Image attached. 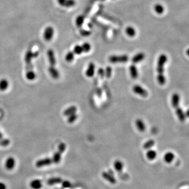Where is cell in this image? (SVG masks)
<instances>
[{
	"mask_svg": "<svg viewBox=\"0 0 189 189\" xmlns=\"http://www.w3.org/2000/svg\"><path fill=\"white\" fill-rule=\"evenodd\" d=\"M168 60V57L164 54L160 55L157 62V71L158 73L157 81L160 85H164L166 83V77L164 76V65Z\"/></svg>",
	"mask_w": 189,
	"mask_h": 189,
	"instance_id": "6da1fadb",
	"label": "cell"
},
{
	"mask_svg": "<svg viewBox=\"0 0 189 189\" xmlns=\"http://www.w3.org/2000/svg\"><path fill=\"white\" fill-rule=\"evenodd\" d=\"M180 96L178 93H174L171 97V103L172 106L175 109L176 115L180 121L183 122L186 120V113L179 106Z\"/></svg>",
	"mask_w": 189,
	"mask_h": 189,
	"instance_id": "7a4b0ae2",
	"label": "cell"
},
{
	"mask_svg": "<svg viewBox=\"0 0 189 189\" xmlns=\"http://www.w3.org/2000/svg\"><path fill=\"white\" fill-rule=\"evenodd\" d=\"M129 60V56L127 55H111L109 57L108 60L110 63L113 64L117 63H124L127 62Z\"/></svg>",
	"mask_w": 189,
	"mask_h": 189,
	"instance_id": "3957f363",
	"label": "cell"
},
{
	"mask_svg": "<svg viewBox=\"0 0 189 189\" xmlns=\"http://www.w3.org/2000/svg\"><path fill=\"white\" fill-rule=\"evenodd\" d=\"M133 93L143 97H147L148 96V91L139 85H134L133 87Z\"/></svg>",
	"mask_w": 189,
	"mask_h": 189,
	"instance_id": "277c9868",
	"label": "cell"
},
{
	"mask_svg": "<svg viewBox=\"0 0 189 189\" xmlns=\"http://www.w3.org/2000/svg\"><path fill=\"white\" fill-rule=\"evenodd\" d=\"M54 35V29L52 27H47L44 31L43 37L44 40L49 42L52 40Z\"/></svg>",
	"mask_w": 189,
	"mask_h": 189,
	"instance_id": "5b68a950",
	"label": "cell"
},
{
	"mask_svg": "<svg viewBox=\"0 0 189 189\" xmlns=\"http://www.w3.org/2000/svg\"><path fill=\"white\" fill-rule=\"evenodd\" d=\"M27 73H26V77L27 79L29 80H33L36 78V74L33 70V65L32 63L30 64H27L26 66Z\"/></svg>",
	"mask_w": 189,
	"mask_h": 189,
	"instance_id": "8992f818",
	"label": "cell"
},
{
	"mask_svg": "<svg viewBox=\"0 0 189 189\" xmlns=\"http://www.w3.org/2000/svg\"><path fill=\"white\" fill-rule=\"evenodd\" d=\"M52 163L53 161L52 158L47 157L37 160L35 163V166L37 168H40L45 166H50Z\"/></svg>",
	"mask_w": 189,
	"mask_h": 189,
	"instance_id": "52a82bcc",
	"label": "cell"
},
{
	"mask_svg": "<svg viewBox=\"0 0 189 189\" xmlns=\"http://www.w3.org/2000/svg\"><path fill=\"white\" fill-rule=\"evenodd\" d=\"M57 2L60 5L65 7H72L76 4L75 0H57Z\"/></svg>",
	"mask_w": 189,
	"mask_h": 189,
	"instance_id": "ba28073f",
	"label": "cell"
},
{
	"mask_svg": "<svg viewBox=\"0 0 189 189\" xmlns=\"http://www.w3.org/2000/svg\"><path fill=\"white\" fill-rule=\"evenodd\" d=\"M15 160L12 157H10L5 161V167L7 170H12L14 169L15 166Z\"/></svg>",
	"mask_w": 189,
	"mask_h": 189,
	"instance_id": "9c48e42d",
	"label": "cell"
},
{
	"mask_svg": "<svg viewBox=\"0 0 189 189\" xmlns=\"http://www.w3.org/2000/svg\"><path fill=\"white\" fill-rule=\"evenodd\" d=\"M47 57L50 66H55L56 64V60L53 50L50 49L47 51Z\"/></svg>",
	"mask_w": 189,
	"mask_h": 189,
	"instance_id": "30bf717a",
	"label": "cell"
},
{
	"mask_svg": "<svg viewBox=\"0 0 189 189\" xmlns=\"http://www.w3.org/2000/svg\"><path fill=\"white\" fill-rule=\"evenodd\" d=\"M95 73V65L93 62H90L88 65L85 74L87 77L90 78L94 76Z\"/></svg>",
	"mask_w": 189,
	"mask_h": 189,
	"instance_id": "8fae6325",
	"label": "cell"
},
{
	"mask_svg": "<svg viewBox=\"0 0 189 189\" xmlns=\"http://www.w3.org/2000/svg\"><path fill=\"white\" fill-rule=\"evenodd\" d=\"M102 176L104 179L106 180L107 181H108L111 184H114L116 183L117 180L116 178L109 173L103 171L102 173Z\"/></svg>",
	"mask_w": 189,
	"mask_h": 189,
	"instance_id": "7c38bea8",
	"label": "cell"
},
{
	"mask_svg": "<svg viewBox=\"0 0 189 189\" xmlns=\"http://www.w3.org/2000/svg\"><path fill=\"white\" fill-rule=\"evenodd\" d=\"M145 54L143 52H140L136 54L135 56H133L131 59V61L133 64H136L143 61V60L145 59Z\"/></svg>",
	"mask_w": 189,
	"mask_h": 189,
	"instance_id": "4fadbf2b",
	"label": "cell"
},
{
	"mask_svg": "<svg viewBox=\"0 0 189 189\" xmlns=\"http://www.w3.org/2000/svg\"><path fill=\"white\" fill-rule=\"evenodd\" d=\"M129 70L130 75V76L133 79H136L138 77V72L137 68L136 67L135 64H131L129 67Z\"/></svg>",
	"mask_w": 189,
	"mask_h": 189,
	"instance_id": "5bb4252c",
	"label": "cell"
},
{
	"mask_svg": "<svg viewBox=\"0 0 189 189\" xmlns=\"http://www.w3.org/2000/svg\"><path fill=\"white\" fill-rule=\"evenodd\" d=\"M30 186L33 189H40L42 188L43 184L40 180L35 179L30 182Z\"/></svg>",
	"mask_w": 189,
	"mask_h": 189,
	"instance_id": "9a60e30c",
	"label": "cell"
},
{
	"mask_svg": "<svg viewBox=\"0 0 189 189\" xmlns=\"http://www.w3.org/2000/svg\"><path fill=\"white\" fill-rule=\"evenodd\" d=\"M174 158H175V155L170 151L166 153L163 157L164 161L167 163H171L172 162Z\"/></svg>",
	"mask_w": 189,
	"mask_h": 189,
	"instance_id": "2e32d148",
	"label": "cell"
},
{
	"mask_svg": "<svg viewBox=\"0 0 189 189\" xmlns=\"http://www.w3.org/2000/svg\"><path fill=\"white\" fill-rule=\"evenodd\" d=\"M136 125L137 129L140 132H144L146 129V125L143 120L137 119L136 120Z\"/></svg>",
	"mask_w": 189,
	"mask_h": 189,
	"instance_id": "e0dca14e",
	"label": "cell"
},
{
	"mask_svg": "<svg viewBox=\"0 0 189 189\" xmlns=\"http://www.w3.org/2000/svg\"><path fill=\"white\" fill-rule=\"evenodd\" d=\"M48 72L50 76L54 79H57L59 78L60 73L54 67V66H50L48 68Z\"/></svg>",
	"mask_w": 189,
	"mask_h": 189,
	"instance_id": "ac0fdd59",
	"label": "cell"
},
{
	"mask_svg": "<svg viewBox=\"0 0 189 189\" xmlns=\"http://www.w3.org/2000/svg\"><path fill=\"white\" fill-rule=\"evenodd\" d=\"M146 157L148 158V159L153 161L157 158V153L154 150H148L147 152L146 153Z\"/></svg>",
	"mask_w": 189,
	"mask_h": 189,
	"instance_id": "d6986e66",
	"label": "cell"
},
{
	"mask_svg": "<svg viewBox=\"0 0 189 189\" xmlns=\"http://www.w3.org/2000/svg\"><path fill=\"white\" fill-rule=\"evenodd\" d=\"M113 166H114L115 169L116 170L117 172H121V171H123L124 165H123V163L121 161L118 160H116L114 162Z\"/></svg>",
	"mask_w": 189,
	"mask_h": 189,
	"instance_id": "ffe728a7",
	"label": "cell"
},
{
	"mask_svg": "<svg viewBox=\"0 0 189 189\" xmlns=\"http://www.w3.org/2000/svg\"><path fill=\"white\" fill-rule=\"evenodd\" d=\"M77 110V108L76 107L72 106L68 107V108H67L65 110V111H64V115L65 116H69L70 115L76 113Z\"/></svg>",
	"mask_w": 189,
	"mask_h": 189,
	"instance_id": "44dd1931",
	"label": "cell"
},
{
	"mask_svg": "<svg viewBox=\"0 0 189 189\" xmlns=\"http://www.w3.org/2000/svg\"><path fill=\"white\" fill-rule=\"evenodd\" d=\"M33 52L31 50H29L27 51L26 54L25 55L24 60L27 64H30L31 63L32 60L33 58Z\"/></svg>",
	"mask_w": 189,
	"mask_h": 189,
	"instance_id": "7402d4cb",
	"label": "cell"
},
{
	"mask_svg": "<svg viewBox=\"0 0 189 189\" xmlns=\"http://www.w3.org/2000/svg\"><path fill=\"white\" fill-rule=\"evenodd\" d=\"M62 181L63 180L60 178H58V177L52 178H50V179L48 180L47 184L50 186H53L56 184L61 183Z\"/></svg>",
	"mask_w": 189,
	"mask_h": 189,
	"instance_id": "603a6c76",
	"label": "cell"
},
{
	"mask_svg": "<svg viewBox=\"0 0 189 189\" xmlns=\"http://www.w3.org/2000/svg\"><path fill=\"white\" fill-rule=\"evenodd\" d=\"M52 159L53 162L55 164L59 163L62 159V154L57 151L56 153L54 154Z\"/></svg>",
	"mask_w": 189,
	"mask_h": 189,
	"instance_id": "cb8c5ba5",
	"label": "cell"
},
{
	"mask_svg": "<svg viewBox=\"0 0 189 189\" xmlns=\"http://www.w3.org/2000/svg\"><path fill=\"white\" fill-rule=\"evenodd\" d=\"M153 9L156 13L158 14H162L164 11V7L161 4H156L153 7Z\"/></svg>",
	"mask_w": 189,
	"mask_h": 189,
	"instance_id": "d4e9b609",
	"label": "cell"
},
{
	"mask_svg": "<svg viewBox=\"0 0 189 189\" xmlns=\"http://www.w3.org/2000/svg\"><path fill=\"white\" fill-rule=\"evenodd\" d=\"M155 144V140L153 139H150L146 141L143 145V148L146 150L151 149Z\"/></svg>",
	"mask_w": 189,
	"mask_h": 189,
	"instance_id": "484cf974",
	"label": "cell"
},
{
	"mask_svg": "<svg viewBox=\"0 0 189 189\" xmlns=\"http://www.w3.org/2000/svg\"><path fill=\"white\" fill-rule=\"evenodd\" d=\"M126 34L128 36L133 37H134L136 34V30L132 27H128L126 28Z\"/></svg>",
	"mask_w": 189,
	"mask_h": 189,
	"instance_id": "4316f807",
	"label": "cell"
},
{
	"mask_svg": "<svg viewBox=\"0 0 189 189\" xmlns=\"http://www.w3.org/2000/svg\"><path fill=\"white\" fill-rule=\"evenodd\" d=\"M9 86V82L6 79H2L0 80V90L5 91Z\"/></svg>",
	"mask_w": 189,
	"mask_h": 189,
	"instance_id": "83f0119b",
	"label": "cell"
},
{
	"mask_svg": "<svg viewBox=\"0 0 189 189\" xmlns=\"http://www.w3.org/2000/svg\"><path fill=\"white\" fill-rule=\"evenodd\" d=\"M85 17L84 15H80L76 19V24L78 27H81L83 26Z\"/></svg>",
	"mask_w": 189,
	"mask_h": 189,
	"instance_id": "f1b7e54d",
	"label": "cell"
},
{
	"mask_svg": "<svg viewBox=\"0 0 189 189\" xmlns=\"http://www.w3.org/2000/svg\"><path fill=\"white\" fill-rule=\"evenodd\" d=\"M75 57V54L73 52L70 51L66 54L65 56V60L67 62H73V60H74Z\"/></svg>",
	"mask_w": 189,
	"mask_h": 189,
	"instance_id": "f546056e",
	"label": "cell"
},
{
	"mask_svg": "<svg viewBox=\"0 0 189 189\" xmlns=\"http://www.w3.org/2000/svg\"><path fill=\"white\" fill-rule=\"evenodd\" d=\"M73 52H74V53L76 55H80L84 53L82 45H77L76 46H75L73 49Z\"/></svg>",
	"mask_w": 189,
	"mask_h": 189,
	"instance_id": "4dcf8cb0",
	"label": "cell"
},
{
	"mask_svg": "<svg viewBox=\"0 0 189 189\" xmlns=\"http://www.w3.org/2000/svg\"><path fill=\"white\" fill-rule=\"evenodd\" d=\"M112 68L110 66H108L106 67L105 70V76L107 78H110L112 75Z\"/></svg>",
	"mask_w": 189,
	"mask_h": 189,
	"instance_id": "1f68e13d",
	"label": "cell"
},
{
	"mask_svg": "<svg viewBox=\"0 0 189 189\" xmlns=\"http://www.w3.org/2000/svg\"><path fill=\"white\" fill-rule=\"evenodd\" d=\"M77 118H78V115L75 113L68 116L67 121L69 123H73L77 119Z\"/></svg>",
	"mask_w": 189,
	"mask_h": 189,
	"instance_id": "d6a6232c",
	"label": "cell"
},
{
	"mask_svg": "<svg viewBox=\"0 0 189 189\" xmlns=\"http://www.w3.org/2000/svg\"><path fill=\"white\" fill-rule=\"evenodd\" d=\"M82 46L83 48V52L84 53H88L89 52L91 48H92V46L90 45V44L88 43H85L82 45Z\"/></svg>",
	"mask_w": 189,
	"mask_h": 189,
	"instance_id": "836d02e7",
	"label": "cell"
},
{
	"mask_svg": "<svg viewBox=\"0 0 189 189\" xmlns=\"http://www.w3.org/2000/svg\"><path fill=\"white\" fill-rule=\"evenodd\" d=\"M66 149V145L65 143H60L58 146V151L60 152L61 154L65 152Z\"/></svg>",
	"mask_w": 189,
	"mask_h": 189,
	"instance_id": "e575fe53",
	"label": "cell"
},
{
	"mask_svg": "<svg viewBox=\"0 0 189 189\" xmlns=\"http://www.w3.org/2000/svg\"><path fill=\"white\" fill-rule=\"evenodd\" d=\"M10 140L8 139H0V146L7 147L10 145Z\"/></svg>",
	"mask_w": 189,
	"mask_h": 189,
	"instance_id": "d590c367",
	"label": "cell"
},
{
	"mask_svg": "<svg viewBox=\"0 0 189 189\" xmlns=\"http://www.w3.org/2000/svg\"><path fill=\"white\" fill-rule=\"evenodd\" d=\"M61 183H62V186L64 188H70L72 186V183L70 182L69 181H67V180L62 181Z\"/></svg>",
	"mask_w": 189,
	"mask_h": 189,
	"instance_id": "8d00e7d4",
	"label": "cell"
},
{
	"mask_svg": "<svg viewBox=\"0 0 189 189\" xmlns=\"http://www.w3.org/2000/svg\"><path fill=\"white\" fill-rule=\"evenodd\" d=\"M80 33L83 36H90V35L91 34V32L88 30L82 29L80 31Z\"/></svg>",
	"mask_w": 189,
	"mask_h": 189,
	"instance_id": "74e56055",
	"label": "cell"
},
{
	"mask_svg": "<svg viewBox=\"0 0 189 189\" xmlns=\"http://www.w3.org/2000/svg\"><path fill=\"white\" fill-rule=\"evenodd\" d=\"M97 74L101 78H103L105 77V70L102 67H100L98 70Z\"/></svg>",
	"mask_w": 189,
	"mask_h": 189,
	"instance_id": "f35d334b",
	"label": "cell"
},
{
	"mask_svg": "<svg viewBox=\"0 0 189 189\" xmlns=\"http://www.w3.org/2000/svg\"><path fill=\"white\" fill-rule=\"evenodd\" d=\"M0 189H7V186L3 182H0Z\"/></svg>",
	"mask_w": 189,
	"mask_h": 189,
	"instance_id": "ab89813d",
	"label": "cell"
},
{
	"mask_svg": "<svg viewBox=\"0 0 189 189\" xmlns=\"http://www.w3.org/2000/svg\"><path fill=\"white\" fill-rule=\"evenodd\" d=\"M38 54H39L38 52H35L34 53H33V58H36V57H37L38 56Z\"/></svg>",
	"mask_w": 189,
	"mask_h": 189,
	"instance_id": "60d3db41",
	"label": "cell"
},
{
	"mask_svg": "<svg viewBox=\"0 0 189 189\" xmlns=\"http://www.w3.org/2000/svg\"><path fill=\"white\" fill-rule=\"evenodd\" d=\"M3 137V135H2V133L0 132V139H2Z\"/></svg>",
	"mask_w": 189,
	"mask_h": 189,
	"instance_id": "b9f144b4",
	"label": "cell"
},
{
	"mask_svg": "<svg viewBox=\"0 0 189 189\" xmlns=\"http://www.w3.org/2000/svg\"><path fill=\"white\" fill-rule=\"evenodd\" d=\"M94 1H104L105 0H93Z\"/></svg>",
	"mask_w": 189,
	"mask_h": 189,
	"instance_id": "7bdbcfd3",
	"label": "cell"
}]
</instances>
